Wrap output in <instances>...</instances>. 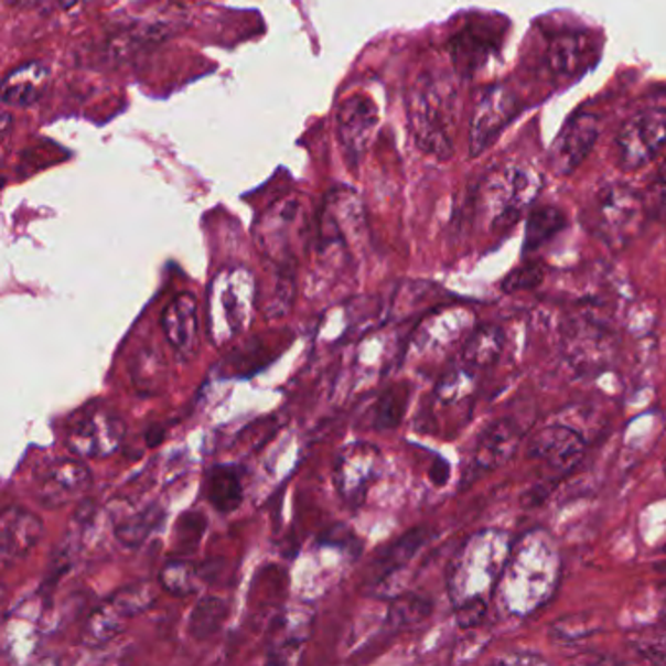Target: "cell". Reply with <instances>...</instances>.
I'll return each mask as SVG.
<instances>
[{
	"label": "cell",
	"instance_id": "obj_23",
	"mask_svg": "<svg viewBox=\"0 0 666 666\" xmlns=\"http://www.w3.org/2000/svg\"><path fill=\"white\" fill-rule=\"evenodd\" d=\"M126 620L128 617L121 614L110 600L104 602L103 606L96 608L86 620L85 630H83V645L96 649V647L110 643L126 630Z\"/></svg>",
	"mask_w": 666,
	"mask_h": 666
},
{
	"label": "cell",
	"instance_id": "obj_45",
	"mask_svg": "<svg viewBox=\"0 0 666 666\" xmlns=\"http://www.w3.org/2000/svg\"><path fill=\"white\" fill-rule=\"evenodd\" d=\"M663 551H665V554H666V546H665V547H663Z\"/></svg>",
	"mask_w": 666,
	"mask_h": 666
},
{
	"label": "cell",
	"instance_id": "obj_7",
	"mask_svg": "<svg viewBox=\"0 0 666 666\" xmlns=\"http://www.w3.org/2000/svg\"><path fill=\"white\" fill-rule=\"evenodd\" d=\"M563 351L574 369L600 372L614 356V333L589 313L571 316L565 325Z\"/></svg>",
	"mask_w": 666,
	"mask_h": 666
},
{
	"label": "cell",
	"instance_id": "obj_40",
	"mask_svg": "<svg viewBox=\"0 0 666 666\" xmlns=\"http://www.w3.org/2000/svg\"><path fill=\"white\" fill-rule=\"evenodd\" d=\"M448 475H450V468H448V463L436 462L434 468L430 471V477L434 481L436 485H444L445 481H448Z\"/></svg>",
	"mask_w": 666,
	"mask_h": 666
},
{
	"label": "cell",
	"instance_id": "obj_25",
	"mask_svg": "<svg viewBox=\"0 0 666 666\" xmlns=\"http://www.w3.org/2000/svg\"><path fill=\"white\" fill-rule=\"evenodd\" d=\"M229 614V606L219 597H205L200 600L189 620V632L194 640L204 641L214 637L222 630Z\"/></svg>",
	"mask_w": 666,
	"mask_h": 666
},
{
	"label": "cell",
	"instance_id": "obj_38",
	"mask_svg": "<svg viewBox=\"0 0 666 666\" xmlns=\"http://www.w3.org/2000/svg\"><path fill=\"white\" fill-rule=\"evenodd\" d=\"M485 614H487V602L483 599L463 600L455 608L458 625L463 630H470V627L481 624V620L485 617Z\"/></svg>",
	"mask_w": 666,
	"mask_h": 666
},
{
	"label": "cell",
	"instance_id": "obj_36",
	"mask_svg": "<svg viewBox=\"0 0 666 666\" xmlns=\"http://www.w3.org/2000/svg\"><path fill=\"white\" fill-rule=\"evenodd\" d=\"M205 516L200 513L184 514L176 524V541L182 549H196L197 541L204 536Z\"/></svg>",
	"mask_w": 666,
	"mask_h": 666
},
{
	"label": "cell",
	"instance_id": "obj_24",
	"mask_svg": "<svg viewBox=\"0 0 666 666\" xmlns=\"http://www.w3.org/2000/svg\"><path fill=\"white\" fill-rule=\"evenodd\" d=\"M163 508L157 506V504H151V506H147L143 511L131 514L126 520H121L116 526V538H118L121 546L137 549V547L143 546L147 539L153 536L157 528L163 524Z\"/></svg>",
	"mask_w": 666,
	"mask_h": 666
},
{
	"label": "cell",
	"instance_id": "obj_29",
	"mask_svg": "<svg viewBox=\"0 0 666 666\" xmlns=\"http://www.w3.org/2000/svg\"><path fill=\"white\" fill-rule=\"evenodd\" d=\"M565 225V217L559 210L554 207H539L528 219V229H526V250L546 245L556 233L561 232Z\"/></svg>",
	"mask_w": 666,
	"mask_h": 666
},
{
	"label": "cell",
	"instance_id": "obj_13",
	"mask_svg": "<svg viewBox=\"0 0 666 666\" xmlns=\"http://www.w3.org/2000/svg\"><path fill=\"white\" fill-rule=\"evenodd\" d=\"M522 430L513 420H496L495 425H491L479 438L470 463L465 468V475H463L465 483H473L481 475L508 462L518 450Z\"/></svg>",
	"mask_w": 666,
	"mask_h": 666
},
{
	"label": "cell",
	"instance_id": "obj_31",
	"mask_svg": "<svg viewBox=\"0 0 666 666\" xmlns=\"http://www.w3.org/2000/svg\"><path fill=\"white\" fill-rule=\"evenodd\" d=\"M296 300V276H293V268L291 266H282L280 268V276H278V282L273 288V293L270 296V300L266 303V316L268 319H282L288 315L291 311Z\"/></svg>",
	"mask_w": 666,
	"mask_h": 666
},
{
	"label": "cell",
	"instance_id": "obj_15",
	"mask_svg": "<svg viewBox=\"0 0 666 666\" xmlns=\"http://www.w3.org/2000/svg\"><path fill=\"white\" fill-rule=\"evenodd\" d=\"M166 341L182 358H192L200 346V308L194 293L182 291L164 308L161 315Z\"/></svg>",
	"mask_w": 666,
	"mask_h": 666
},
{
	"label": "cell",
	"instance_id": "obj_19",
	"mask_svg": "<svg viewBox=\"0 0 666 666\" xmlns=\"http://www.w3.org/2000/svg\"><path fill=\"white\" fill-rule=\"evenodd\" d=\"M430 536H432V531L428 530L427 526H419V528H412L407 534H402L401 538L395 539L394 544L385 547L377 557L372 579L376 582L389 579L419 554Z\"/></svg>",
	"mask_w": 666,
	"mask_h": 666
},
{
	"label": "cell",
	"instance_id": "obj_4",
	"mask_svg": "<svg viewBox=\"0 0 666 666\" xmlns=\"http://www.w3.org/2000/svg\"><path fill=\"white\" fill-rule=\"evenodd\" d=\"M643 215H647L643 197L624 184L600 189L590 205V225L610 247H624L637 235Z\"/></svg>",
	"mask_w": 666,
	"mask_h": 666
},
{
	"label": "cell",
	"instance_id": "obj_30",
	"mask_svg": "<svg viewBox=\"0 0 666 666\" xmlns=\"http://www.w3.org/2000/svg\"><path fill=\"white\" fill-rule=\"evenodd\" d=\"M630 645L640 657L647 658L651 663L666 665V624L651 625L632 633Z\"/></svg>",
	"mask_w": 666,
	"mask_h": 666
},
{
	"label": "cell",
	"instance_id": "obj_27",
	"mask_svg": "<svg viewBox=\"0 0 666 666\" xmlns=\"http://www.w3.org/2000/svg\"><path fill=\"white\" fill-rule=\"evenodd\" d=\"M157 600V590L151 582H133L111 594L110 602L120 610L128 620L137 615L146 614L149 608H153Z\"/></svg>",
	"mask_w": 666,
	"mask_h": 666
},
{
	"label": "cell",
	"instance_id": "obj_34",
	"mask_svg": "<svg viewBox=\"0 0 666 666\" xmlns=\"http://www.w3.org/2000/svg\"><path fill=\"white\" fill-rule=\"evenodd\" d=\"M546 270L539 262H526L514 268L513 272L504 278L501 288L504 293H518V291L534 290L544 282Z\"/></svg>",
	"mask_w": 666,
	"mask_h": 666
},
{
	"label": "cell",
	"instance_id": "obj_3",
	"mask_svg": "<svg viewBox=\"0 0 666 666\" xmlns=\"http://www.w3.org/2000/svg\"><path fill=\"white\" fill-rule=\"evenodd\" d=\"M539 189L541 180L526 166L511 164L488 172L481 186V205L493 229H506L518 222Z\"/></svg>",
	"mask_w": 666,
	"mask_h": 666
},
{
	"label": "cell",
	"instance_id": "obj_33",
	"mask_svg": "<svg viewBox=\"0 0 666 666\" xmlns=\"http://www.w3.org/2000/svg\"><path fill=\"white\" fill-rule=\"evenodd\" d=\"M475 377H477V372L462 364V367H458L448 376L442 377V382L438 384V397L442 399V402L462 401L475 387Z\"/></svg>",
	"mask_w": 666,
	"mask_h": 666
},
{
	"label": "cell",
	"instance_id": "obj_44",
	"mask_svg": "<svg viewBox=\"0 0 666 666\" xmlns=\"http://www.w3.org/2000/svg\"><path fill=\"white\" fill-rule=\"evenodd\" d=\"M663 470H665V473H666V458H665V462H663Z\"/></svg>",
	"mask_w": 666,
	"mask_h": 666
},
{
	"label": "cell",
	"instance_id": "obj_2",
	"mask_svg": "<svg viewBox=\"0 0 666 666\" xmlns=\"http://www.w3.org/2000/svg\"><path fill=\"white\" fill-rule=\"evenodd\" d=\"M257 300V282L247 268L237 266L215 276L207 298V323L214 341H229L247 329Z\"/></svg>",
	"mask_w": 666,
	"mask_h": 666
},
{
	"label": "cell",
	"instance_id": "obj_32",
	"mask_svg": "<svg viewBox=\"0 0 666 666\" xmlns=\"http://www.w3.org/2000/svg\"><path fill=\"white\" fill-rule=\"evenodd\" d=\"M430 612H432V604L428 600L415 597V594H407V597L394 600L387 620H389V624L401 630V627L419 624L430 615Z\"/></svg>",
	"mask_w": 666,
	"mask_h": 666
},
{
	"label": "cell",
	"instance_id": "obj_6",
	"mask_svg": "<svg viewBox=\"0 0 666 666\" xmlns=\"http://www.w3.org/2000/svg\"><path fill=\"white\" fill-rule=\"evenodd\" d=\"M666 147V108H649L625 121L615 139V159L624 171H640Z\"/></svg>",
	"mask_w": 666,
	"mask_h": 666
},
{
	"label": "cell",
	"instance_id": "obj_17",
	"mask_svg": "<svg viewBox=\"0 0 666 666\" xmlns=\"http://www.w3.org/2000/svg\"><path fill=\"white\" fill-rule=\"evenodd\" d=\"M496 47H498V40H496L495 28L483 22H473L453 37L450 53L455 67L463 73H473L475 68L485 65V61L493 55Z\"/></svg>",
	"mask_w": 666,
	"mask_h": 666
},
{
	"label": "cell",
	"instance_id": "obj_37",
	"mask_svg": "<svg viewBox=\"0 0 666 666\" xmlns=\"http://www.w3.org/2000/svg\"><path fill=\"white\" fill-rule=\"evenodd\" d=\"M592 630H590L589 620L584 617H563L559 620L554 627H551V637L561 643H574V641L584 640L589 637Z\"/></svg>",
	"mask_w": 666,
	"mask_h": 666
},
{
	"label": "cell",
	"instance_id": "obj_8",
	"mask_svg": "<svg viewBox=\"0 0 666 666\" xmlns=\"http://www.w3.org/2000/svg\"><path fill=\"white\" fill-rule=\"evenodd\" d=\"M518 114V100L508 86H488L479 95L471 116L470 149L473 157L485 153L496 137Z\"/></svg>",
	"mask_w": 666,
	"mask_h": 666
},
{
	"label": "cell",
	"instance_id": "obj_28",
	"mask_svg": "<svg viewBox=\"0 0 666 666\" xmlns=\"http://www.w3.org/2000/svg\"><path fill=\"white\" fill-rule=\"evenodd\" d=\"M409 405V387L405 385H395L387 389L376 405V417H374V427L377 430H394L401 425L402 415Z\"/></svg>",
	"mask_w": 666,
	"mask_h": 666
},
{
	"label": "cell",
	"instance_id": "obj_12",
	"mask_svg": "<svg viewBox=\"0 0 666 666\" xmlns=\"http://www.w3.org/2000/svg\"><path fill=\"white\" fill-rule=\"evenodd\" d=\"M93 485V473L78 460H55L37 477V498L47 508L77 501Z\"/></svg>",
	"mask_w": 666,
	"mask_h": 666
},
{
	"label": "cell",
	"instance_id": "obj_16",
	"mask_svg": "<svg viewBox=\"0 0 666 666\" xmlns=\"http://www.w3.org/2000/svg\"><path fill=\"white\" fill-rule=\"evenodd\" d=\"M377 126V108L367 96H351L339 111V133L342 147L351 157L366 151Z\"/></svg>",
	"mask_w": 666,
	"mask_h": 666
},
{
	"label": "cell",
	"instance_id": "obj_9",
	"mask_svg": "<svg viewBox=\"0 0 666 666\" xmlns=\"http://www.w3.org/2000/svg\"><path fill=\"white\" fill-rule=\"evenodd\" d=\"M379 470L382 453L377 445L366 442L346 445L334 462V487L346 503L359 504L379 475Z\"/></svg>",
	"mask_w": 666,
	"mask_h": 666
},
{
	"label": "cell",
	"instance_id": "obj_10",
	"mask_svg": "<svg viewBox=\"0 0 666 666\" xmlns=\"http://www.w3.org/2000/svg\"><path fill=\"white\" fill-rule=\"evenodd\" d=\"M587 452V440L581 432L565 425L541 428L528 444L531 460H538L549 470L565 475L574 470Z\"/></svg>",
	"mask_w": 666,
	"mask_h": 666
},
{
	"label": "cell",
	"instance_id": "obj_22",
	"mask_svg": "<svg viewBox=\"0 0 666 666\" xmlns=\"http://www.w3.org/2000/svg\"><path fill=\"white\" fill-rule=\"evenodd\" d=\"M504 346V334L498 326L483 325L473 331L462 352L463 366L475 372L487 369L501 358Z\"/></svg>",
	"mask_w": 666,
	"mask_h": 666
},
{
	"label": "cell",
	"instance_id": "obj_39",
	"mask_svg": "<svg viewBox=\"0 0 666 666\" xmlns=\"http://www.w3.org/2000/svg\"><path fill=\"white\" fill-rule=\"evenodd\" d=\"M146 356H139V364L133 367V376L139 387H153L159 382V374H164V364L161 356H151V362L147 364Z\"/></svg>",
	"mask_w": 666,
	"mask_h": 666
},
{
	"label": "cell",
	"instance_id": "obj_41",
	"mask_svg": "<svg viewBox=\"0 0 666 666\" xmlns=\"http://www.w3.org/2000/svg\"><path fill=\"white\" fill-rule=\"evenodd\" d=\"M164 440V428L154 427L149 428L146 432V442L149 448H157V445H161V442Z\"/></svg>",
	"mask_w": 666,
	"mask_h": 666
},
{
	"label": "cell",
	"instance_id": "obj_26",
	"mask_svg": "<svg viewBox=\"0 0 666 666\" xmlns=\"http://www.w3.org/2000/svg\"><path fill=\"white\" fill-rule=\"evenodd\" d=\"M159 582L172 597L186 599L196 592L200 572L194 565L180 557V559H171L169 563L164 565L159 574Z\"/></svg>",
	"mask_w": 666,
	"mask_h": 666
},
{
	"label": "cell",
	"instance_id": "obj_14",
	"mask_svg": "<svg viewBox=\"0 0 666 666\" xmlns=\"http://www.w3.org/2000/svg\"><path fill=\"white\" fill-rule=\"evenodd\" d=\"M43 538V522L22 506H9L0 518V557L2 567L26 557Z\"/></svg>",
	"mask_w": 666,
	"mask_h": 666
},
{
	"label": "cell",
	"instance_id": "obj_21",
	"mask_svg": "<svg viewBox=\"0 0 666 666\" xmlns=\"http://www.w3.org/2000/svg\"><path fill=\"white\" fill-rule=\"evenodd\" d=\"M205 496L217 513H235L243 503V483L233 465H217L205 479Z\"/></svg>",
	"mask_w": 666,
	"mask_h": 666
},
{
	"label": "cell",
	"instance_id": "obj_18",
	"mask_svg": "<svg viewBox=\"0 0 666 666\" xmlns=\"http://www.w3.org/2000/svg\"><path fill=\"white\" fill-rule=\"evenodd\" d=\"M50 71L40 63H26L14 68L2 83V103L14 108H28L42 98Z\"/></svg>",
	"mask_w": 666,
	"mask_h": 666
},
{
	"label": "cell",
	"instance_id": "obj_1",
	"mask_svg": "<svg viewBox=\"0 0 666 666\" xmlns=\"http://www.w3.org/2000/svg\"><path fill=\"white\" fill-rule=\"evenodd\" d=\"M458 96L444 77L422 75L409 96V121L417 146L425 153L450 159L453 154Z\"/></svg>",
	"mask_w": 666,
	"mask_h": 666
},
{
	"label": "cell",
	"instance_id": "obj_5",
	"mask_svg": "<svg viewBox=\"0 0 666 666\" xmlns=\"http://www.w3.org/2000/svg\"><path fill=\"white\" fill-rule=\"evenodd\" d=\"M126 422L108 409H90L78 415L67 428L65 445L68 453L83 460H106L121 448Z\"/></svg>",
	"mask_w": 666,
	"mask_h": 666
},
{
	"label": "cell",
	"instance_id": "obj_20",
	"mask_svg": "<svg viewBox=\"0 0 666 666\" xmlns=\"http://www.w3.org/2000/svg\"><path fill=\"white\" fill-rule=\"evenodd\" d=\"M592 53L590 43L584 35L565 34L554 40L547 50V63L556 75L571 77L581 73L589 63Z\"/></svg>",
	"mask_w": 666,
	"mask_h": 666
},
{
	"label": "cell",
	"instance_id": "obj_42",
	"mask_svg": "<svg viewBox=\"0 0 666 666\" xmlns=\"http://www.w3.org/2000/svg\"><path fill=\"white\" fill-rule=\"evenodd\" d=\"M496 663H504V665H511V663H546L544 658L539 657V655H534V653H528V655H522V657H504L498 658Z\"/></svg>",
	"mask_w": 666,
	"mask_h": 666
},
{
	"label": "cell",
	"instance_id": "obj_11",
	"mask_svg": "<svg viewBox=\"0 0 666 666\" xmlns=\"http://www.w3.org/2000/svg\"><path fill=\"white\" fill-rule=\"evenodd\" d=\"M599 136L600 121L597 116L592 114L574 116L557 136L556 143L551 147V154H549L551 169L561 176L572 174L594 149Z\"/></svg>",
	"mask_w": 666,
	"mask_h": 666
},
{
	"label": "cell",
	"instance_id": "obj_35",
	"mask_svg": "<svg viewBox=\"0 0 666 666\" xmlns=\"http://www.w3.org/2000/svg\"><path fill=\"white\" fill-rule=\"evenodd\" d=\"M643 202L651 219L666 222V163L660 166L657 176L651 182Z\"/></svg>",
	"mask_w": 666,
	"mask_h": 666
},
{
	"label": "cell",
	"instance_id": "obj_43",
	"mask_svg": "<svg viewBox=\"0 0 666 666\" xmlns=\"http://www.w3.org/2000/svg\"><path fill=\"white\" fill-rule=\"evenodd\" d=\"M80 2H83V0H57V4H60L63 10L75 9Z\"/></svg>",
	"mask_w": 666,
	"mask_h": 666
}]
</instances>
